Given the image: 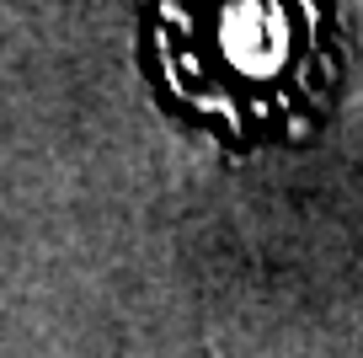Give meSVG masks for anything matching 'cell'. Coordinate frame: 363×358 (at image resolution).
Instances as JSON below:
<instances>
[{
  "label": "cell",
  "mask_w": 363,
  "mask_h": 358,
  "mask_svg": "<svg viewBox=\"0 0 363 358\" xmlns=\"http://www.w3.org/2000/svg\"><path fill=\"white\" fill-rule=\"evenodd\" d=\"M155 65L171 102L230 139L299 134L337 86L315 0H160Z\"/></svg>",
  "instance_id": "obj_1"
}]
</instances>
